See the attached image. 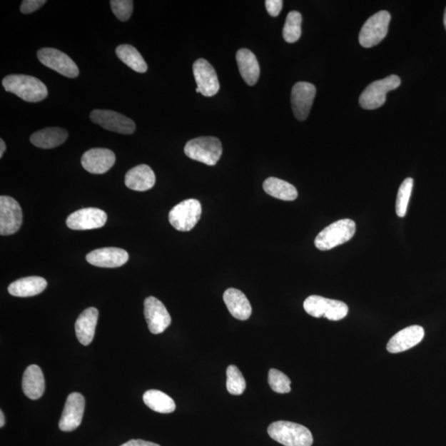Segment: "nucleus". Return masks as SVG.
<instances>
[{"label":"nucleus","instance_id":"f257e3e1","mask_svg":"<svg viewBox=\"0 0 446 446\" xmlns=\"http://www.w3.org/2000/svg\"><path fill=\"white\" fill-rule=\"evenodd\" d=\"M2 83L5 91L16 94L26 102L38 103L49 96L45 83L34 76L10 75L4 78Z\"/></svg>","mask_w":446,"mask_h":446},{"label":"nucleus","instance_id":"f03ea898","mask_svg":"<svg viewBox=\"0 0 446 446\" xmlns=\"http://www.w3.org/2000/svg\"><path fill=\"white\" fill-rule=\"evenodd\" d=\"M270 437L285 446H312L313 435L309 430L291 422L279 421L273 422L268 427Z\"/></svg>","mask_w":446,"mask_h":446},{"label":"nucleus","instance_id":"7ed1b4c3","mask_svg":"<svg viewBox=\"0 0 446 446\" xmlns=\"http://www.w3.org/2000/svg\"><path fill=\"white\" fill-rule=\"evenodd\" d=\"M356 225L353 220L342 219L324 228L315 239V246L320 250H329L348 243L354 237Z\"/></svg>","mask_w":446,"mask_h":446},{"label":"nucleus","instance_id":"20e7f679","mask_svg":"<svg viewBox=\"0 0 446 446\" xmlns=\"http://www.w3.org/2000/svg\"><path fill=\"white\" fill-rule=\"evenodd\" d=\"M185 153L188 158L213 166L221 158L223 146L221 141L214 136H201L188 141Z\"/></svg>","mask_w":446,"mask_h":446},{"label":"nucleus","instance_id":"39448f33","mask_svg":"<svg viewBox=\"0 0 446 446\" xmlns=\"http://www.w3.org/2000/svg\"><path fill=\"white\" fill-rule=\"evenodd\" d=\"M304 310L314 318H326L330 321H340L348 314L349 308L342 301L318 295L309 296L303 303Z\"/></svg>","mask_w":446,"mask_h":446},{"label":"nucleus","instance_id":"423d86ee","mask_svg":"<svg viewBox=\"0 0 446 446\" xmlns=\"http://www.w3.org/2000/svg\"><path fill=\"white\" fill-rule=\"evenodd\" d=\"M401 85L400 78L392 75L370 83L360 97V106L365 109L379 108L386 101V94L400 87Z\"/></svg>","mask_w":446,"mask_h":446},{"label":"nucleus","instance_id":"0eeeda50","mask_svg":"<svg viewBox=\"0 0 446 446\" xmlns=\"http://www.w3.org/2000/svg\"><path fill=\"white\" fill-rule=\"evenodd\" d=\"M202 215V206L197 199H187L171 210L169 221L180 232H190Z\"/></svg>","mask_w":446,"mask_h":446},{"label":"nucleus","instance_id":"6e6552de","mask_svg":"<svg viewBox=\"0 0 446 446\" xmlns=\"http://www.w3.org/2000/svg\"><path fill=\"white\" fill-rule=\"evenodd\" d=\"M390 20V14L385 10L371 16L361 29L359 36L360 45L370 49L380 44L387 36Z\"/></svg>","mask_w":446,"mask_h":446},{"label":"nucleus","instance_id":"1a4fd4ad","mask_svg":"<svg viewBox=\"0 0 446 446\" xmlns=\"http://www.w3.org/2000/svg\"><path fill=\"white\" fill-rule=\"evenodd\" d=\"M91 119L93 123L111 132L128 135L136 131V124L132 119L111 110H93L91 113Z\"/></svg>","mask_w":446,"mask_h":446},{"label":"nucleus","instance_id":"9d476101","mask_svg":"<svg viewBox=\"0 0 446 446\" xmlns=\"http://www.w3.org/2000/svg\"><path fill=\"white\" fill-rule=\"evenodd\" d=\"M38 59L41 64L68 78H76L78 68L74 61L64 52L55 49H41L38 51Z\"/></svg>","mask_w":446,"mask_h":446},{"label":"nucleus","instance_id":"9b49d317","mask_svg":"<svg viewBox=\"0 0 446 446\" xmlns=\"http://www.w3.org/2000/svg\"><path fill=\"white\" fill-rule=\"evenodd\" d=\"M22 224L23 211L19 203L11 197H0V234L13 235Z\"/></svg>","mask_w":446,"mask_h":446},{"label":"nucleus","instance_id":"f8f14e48","mask_svg":"<svg viewBox=\"0 0 446 446\" xmlns=\"http://www.w3.org/2000/svg\"><path fill=\"white\" fill-rule=\"evenodd\" d=\"M86 400L81 393L72 392L68 396L59 422L61 431L70 432L75 431L81 424Z\"/></svg>","mask_w":446,"mask_h":446},{"label":"nucleus","instance_id":"ddd939ff","mask_svg":"<svg viewBox=\"0 0 446 446\" xmlns=\"http://www.w3.org/2000/svg\"><path fill=\"white\" fill-rule=\"evenodd\" d=\"M144 315L150 332L161 334L170 327L171 318L163 303L155 297H148L144 302Z\"/></svg>","mask_w":446,"mask_h":446},{"label":"nucleus","instance_id":"4468645a","mask_svg":"<svg viewBox=\"0 0 446 446\" xmlns=\"http://www.w3.org/2000/svg\"><path fill=\"white\" fill-rule=\"evenodd\" d=\"M107 219V214L103 210L87 208L71 213L66 219V225L71 230H93L103 228Z\"/></svg>","mask_w":446,"mask_h":446},{"label":"nucleus","instance_id":"2eb2a0df","mask_svg":"<svg viewBox=\"0 0 446 446\" xmlns=\"http://www.w3.org/2000/svg\"><path fill=\"white\" fill-rule=\"evenodd\" d=\"M317 89L313 83L298 82L293 86L291 103L293 114L297 119L305 120L311 111Z\"/></svg>","mask_w":446,"mask_h":446},{"label":"nucleus","instance_id":"dca6fc26","mask_svg":"<svg viewBox=\"0 0 446 446\" xmlns=\"http://www.w3.org/2000/svg\"><path fill=\"white\" fill-rule=\"evenodd\" d=\"M193 76L201 93L206 97H213L219 91L220 85L216 71L210 63L198 59L193 63Z\"/></svg>","mask_w":446,"mask_h":446},{"label":"nucleus","instance_id":"f3484780","mask_svg":"<svg viewBox=\"0 0 446 446\" xmlns=\"http://www.w3.org/2000/svg\"><path fill=\"white\" fill-rule=\"evenodd\" d=\"M116 156L113 151L105 148H93L82 156L81 165L91 174L102 175L108 172L115 164Z\"/></svg>","mask_w":446,"mask_h":446},{"label":"nucleus","instance_id":"a211bd4d","mask_svg":"<svg viewBox=\"0 0 446 446\" xmlns=\"http://www.w3.org/2000/svg\"><path fill=\"white\" fill-rule=\"evenodd\" d=\"M89 264L101 268H118L129 260V255L123 249L117 248H101L91 251L86 255Z\"/></svg>","mask_w":446,"mask_h":446},{"label":"nucleus","instance_id":"6ab92c4d","mask_svg":"<svg viewBox=\"0 0 446 446\" xmlns=\"http://www.w3.org/2000/svg\"><path fill=\"white\" fill-rule=\"evenodd\" d=\"M424 329L420 326L404 328L390 340L387 345L388 353L396 354L414 348L424 338Z\"/></svg>","mask_w":446,"mask_h":446},{"label":"nucleus","instance_id":"aec40b11","mask_svg":"<svg viewBox=\"0 0 446 446\" xmlns=\"http://www.w3.org/2000/svg\"><path fill=\"white\" fill-rule=\"evenodd\" d=\"M156 183V175L148 165H139L125 176V185L130 190L143 192L151 190Z\"/></svg>","mask_w":446,"mask_h":446},{"label":"nucleus","instance_id":"412c9836","mask_svg":"<svg viewBox=\"0 0 446 446\" xmlns=\"http://www.w3.org/2000/svg\"><path fill=\"white\" fill-rule=\"evenodd\" d=\"M98 311L96 308H88L76 320L75 328L78 342L88 345L93 342L97 326Z\"/></svg>","mask_w":446,"mask_h":446},{"label":"nucleus","instance_id":"4be33fe9","mask_svg":"<svg viewBox=\"0 0 446 446\" xmlns=\"http://www.w3.org/2000/svg\"><path fill=\"white\" fill-rule=\"evenodd\" d=\"M223 300L233 317L240 321L250 318L253 308L243 292L235 288H228L224 293Z\"/></svg>","mask_w":446,"mask_h":446},{"label":"nucleus","instance_id":"5701e85b","mask_svg":"<svg viewBox=\"0 0 446 446\" xmlns=\"http://www.w3.org/2000/svg\"><path fill=\"white\" fill-rule=\"evenodd\" d=\"M47 282L43 277L31 276L16 280L9 286L10 295L19 298L34 297L43 293Z\"/></svg>","mask_w":446,"mask_h":446},{"label":"nucleus","instance_id":"b1692460","mask_svg":"<svg viewBox=\"0 0 446 446\" xmlns=\"http://www.w3.org/2000/svg\"><path fill=\"white\" fill-rule=\"evenodd\" d=\"M24 395L31 400H39L45 392V380L44 372L40 367L30 365L25 370L22 382Z\"/></svg>","mask_w":446,"mask_h":446},{"label":"nucleus","instance_id":"393cba45","mask_svg":"<svg viewBox=\"0 0 446 446\" xmlns=\"http://www.w3.org/2000/svg\"><path fill=\"white\" fill-rule=\"evenodd\" d=\"M237 61L241 77L248 86H255L259 80L260 70L258 61L253 51L240 49L237 54Z\"/></svg>","mask_w":446,"mask_h":446},{"label":"nucleus","instance_id":"a878e982","mask_svg":"<svg viewBox=\"0 0 446 446\" xmlns=\"http://www.w3.org/2000/svg\"><path fill=\"white\" fill-rule=\"evenodd\" d=\"M68 138L67 131L61 128H46L31 136L30 141L36 148L52 149L65 143Z\"/></svg>","mask_w":446,"mask_h":446},{"label":"nucleus","instance_id":"bb28decb","mask_svg":"<svg viewBox=\"0 0 446 446\" xmlns=\"http://www.w3.org/2000/svg\"><path fill=\"white\" fill-rule=\"evenodd\" d=\"M264 191L271 197L283 201H293L298 198L297 188L275 177L268 178L263 183Z\"/></svg>","mask_w":446,"mask_h":446},{"label":"nucleus","instance_id":"cd10ccee","mask_svg":"<svg viewBox=\"0 0 446 446\" xmlns=\"http://www.w3.org/2000/svg\"><path fill=\"white\" fill-rule=\"evenodd\" d=\"M143 401L151 410L160 413H171L176 410V402L165 392L151 390L146 391L143 395Z\"/></svg>","mask_w":446,"mask_h":446},{"label":"nucleus","instance_id":"c85d7f7f","mask_svg":"<svg viewBox=\"0 0 446 446\" xmlns=\"http://www.w3.org/2000/svg\"><path fill=\"white\" fill-rule=\"evenodd\" d=\"M116 54L124 64L127 65L136 72L145 73L148 71V65L143 56L134 46L124 44L117 47Z\"/></svg>","mask_w":446,"mask_h":446},{"label":"nucleus","instance_id":"c756f323","mask_svg":"<svg viewBox=\"0 0 446 446\" xmlns=\"http://www.w3.org/2000/svg\"><path fill=\"white\" fill-rule=\"evenodd\" d=\"M302 15L298 11L288 13L285 27L283 29V39L288 44L296 43L302 34Z\"/></svg>","mask_w":446,"mask_h":446},{"label":"nucleus","instance_id":"7c9ffc66","mask_svg":"<svg viewBox=\"0 0 446 446\" xmlns=\"http://www.w3.org/2000/svg\"><path fill=\"white\" fill-rule=\"evenodd\" d=\"M246 387L243 374L235 365H230L227 370V390L230 395H243Z\"/></svg>","mask_w":446,"mask_h":446},{"label":"nucleus","instance_id":"2f4dec72","mask_svg":"<svg viewBox=\"0 0 446 446\" xmlns=\"http://www.w3.org/2000/svg\"><path fill=\"white\" fill-rule=\"evenodd\" d=\"M412 188V178H407L406 180L402 183L400 190H398L396 201V213L398 217H405L407 211L408 203L411 198Z\"/></svg>","mask_w":446,"mask_h":446},{"label":"nucleus","instance_id":"473e14b6","mask_svg":"<svg viewBox=\"0 0 446 446\" xmlns=\"http://www.w3.org/2000/svg\"><path fill=\"white\" fill-rule=\"evenodd\" d=\"M269 385L273 391L278 393H288L291 391V381L280 370L271 369L268 376Z\"/></svg>","mask_w":446,"mask_h":446},{"label":"nucleus","instance_id":"72a5a7b5","mask_svg":"<svg viewBox=\"0 0 446 446\" xmlns=\"http://www.w3.org/2000/svg\"><path fill=\"white\" fill-rule=\"evenodd\" d=\"M110 5L115 16L122 22L128 21L133 11L132 0H111Z\"/></svg>","mask_w":446,"mask_h":446},{"label":"nucleus","instance_id":"f704fd0d","mask_svg":"<svg viewBox=\"0 0 446 446\" xmlns=\"http://www.w3.org/2000/svg\"><path fill=\"white\" fill-rule=\"evenodd\" d=\"M46 3L45 0H24L21 4L20 10L24 14L36 11Z\"/></svg>","mask_w":446,"mask_h":446},{"label":"nucleus","instance_id":"c9c22d12","mask_svg":"<svg viewBox=\"0 0 446 446\" xmlns=\"http://www.w3.org/2000/svg\"><path fill=\"white\" fill-rule=\"evenodd\" d=\"M265 7L267 12L272 17H277L281 12L283 8V1L281 0H266Z\"/></svg>","mask_w":446,"mask_h":446},{"label":"nucleus","instance_id":"e433bc0d","mask_svg":"<svg viewBox=\"0 0 446 446\" xmlns=\"http://www.w3.org/2000/svg\"><path fill=\"white\" fill-rule=\"evenodd\" d=\"M121 446H161L153 442H146L143 440H131Z\"/></svg>","mask_w":446,"mask_h":446},{"label":"nucleus","instance_id":"4c0bfd02","mask_svg":"<svg viewBox=\"0 0 446 446\" xmlns=\"http://www.w3.org/2000/svg\"><path fill=\"white\" fill-rule=\"evenodd\" d=\"M5 151H6V145H5L4 141L1 139L0 140V158H2Z\"/></svg>","mask_w":446,"mask_h":446},{"label":"nucleus","instance_id":"58836bf2","mask_svg":"<svg viewBox=\"0 0 446 446\" xmlns=\"http://www.w3.org/2000/svg\"><path fill=\"white\" fill-rule=\"evenodd\" d=\"M4 424H5V418H4V412L1 411L0 412V427H3L4 426Z\"/></svg>","mask_w":446,"mask_h":446},{"label":"nucleus","instance_id":"ea45409f","mask_svg":"<svg viewBox=\"0 0 446 446\" xmlns=\"http://www.w3.org/2000/svg\"><path fill=\"white\" fill-rule=\"evenodd\" d=\"M444 25L446 29V9H445V14H444Z\"/></svg>","mask_w":446,"mask_h":446},{"label":"nucleus","instance_id":"a19ab883","mask_svg":"<svg viewBox=\"0 0 446 446\" xmlns=\"http://www.w3.org/2000/svg\"><path fill=\"white\" fill-rule=\"evenodd\" d=\"M196 92H197V93H201V89H199L198 87H197V88H196Z\"/></svg>","mask_w":446,"mask_h":446}]
</instances>
